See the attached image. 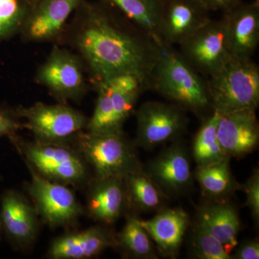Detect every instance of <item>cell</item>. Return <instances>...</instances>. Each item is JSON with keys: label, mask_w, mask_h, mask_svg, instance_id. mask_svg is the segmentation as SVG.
<instances>
[{"label": "cell", "mask_w": 259, "mask_h": 259, "mask_svg": "<svg viewBox=\"0 0 259 259\" xmlns=\"http://www.w3.org/2000/svg\"><path fill=\"white\" fill-rule=\"evenodd\" d=\"M71 42L94 84L134 74L148 90L161 48L148 34L99 0H83L74 12Z\"/></svg>", "instance_id": "1"}, {"label": "cell", "mask_w": 259, "mask_h": 259, "mask_svg": "<svg viewBox=\"0 0 259 259\" xmlns=\"http://www.w3.org/2000/svg\"><path fill=\"white\" fill-rule=\"evenodd\" d=\"M149 89L196 115L212 110L207 78L192 67L174 47L161 48L150 77Z\"/></svg>", "instance_id": "2"}, {"label": "cell", "mask_w": 259, "mask_h": 259, "mask_svg": "<svg viewBox=\"0 0 259 259\" xmlns=\"http://www.w3.org/2000/svg\"><path fill=\"white\" fill-rule=\"evenodd\" d=\"M207 79L212 111L224 114L258 108L259 68L251 58L231 56Z\"/></svg>", "instance_id": "3"}, {"label": "cell", "mask_w": 259, "mask_h": 259, "mask_svg": "<svg viewBox=\"0 0 259 259\" xmlns=\"http://www.w3.org/2000/svg\"><path fill=\"white\" fill-rule=\"evenodd\" d=\"M78 144L97 180L127 175L141 168L123 132L79 133Z\"/></svg>", "instance_id": "4"}, {"label": "cell", "mask_w": 259, "mask_h": 259, "mask_svg": "<svg viewBox=\"0 0 259 259\" xmlns=\"http://www.w3.org/2000/svg\"><path fill=\"white\" fill-rule=\"evenodd\" d=\"M186 61L204 77L208 78L231 58L225 17L210 20L179 46Z\"/></svg>", "instance_id": "5"}, {"label": "cell", "mask_w": 259, "mask_h": 259, "mask_svg": "<svg viewBox=\"0 0 259 259\" xmlns=\"http://www.w3.org/2000/svg\"><path fill=\"white\" fill-rule=\"evenodd\" d=\"M26 120L25 127L44 142L61 143L77 136L87 127L85 116L64 104L48 105L37 102L17 112Z\"/></svg>", "instance_id": "6"}, {"label": "cell", "mask_w": 259, "mask_h": 259, "mask_svg": "<svg viewBox=\"0 0 259 259\" xmlns=\"http://www.w3.org/2000/svg\"><path fill=\"white\" fill-rule=\"evenodd\" d=\"M183 109L173 103L145 102L136 112V142L146 150L176 141L185 132L187 119Z\"/></svg>", "instance_id": "7"}, {"label": "cell", "mask_w": 259, "mask_h": 259, "mask_svg": "<svg viewBox=\"0 0 259 259\" xmlns=\"http://www.w3.org/2000/svg\"><path fill=\"white\" fill-rule=\"evenodd\" d=\"M37 82L61 100H77L88 88L84 65L79 56L54 47L37 70Z\"/></svg>", "instance_id": "8"}, {"label": "cell", "mask_w": 259, "mask_h": 259, "mask_svg": "<svg viewBox=\"0 0 259 259\" xmlns=\"http://www.w3.org/2000/svg\"><path fill=\"white\" fill-rule=\"evenodd\" d=\"M22 147L29 163L48 180L76 184L86 178V165L81 156L61 143L37 141Z\"/></svg>", "instance_id": "9"}, {"label": "cell", "mask_w": 259, "mask_h": 259, "mask_svg": "<svg viewBox=\"0 0 259 259\" xmlns=\"http://www.w3.org/2000/svg\"><path fill=\"white\" fill-rule=\"evenodd\" d=\"M197 0H162L160 34L163 45L180 46L211 20Z\"/></svg>", "instance_id": "10"}, {"label": "cell", "mask_w": 259, "mask_h": 259, "mask_svg": "<svg viewBox=\"0 0 259 259\" xmlns=\"http://www.w3.org/2000/svg\"><path fill=\"white\" fill-rule=\"evenodd\" d=\"M29 189L37 210L51 226H65L79 216L81 209L77 199L62 184L32 174Z\"/></svg>", "instance_id": "11"}, {"label": "cell", "mask_w": 259, "mask_h": 259, "mask_svg": "<svg viewBox=\"0 0 259 259\" xmlns=\"http://www.w3.org/2000/svg\"><path fill=\"white\" fill-rule=\"evenodd\" d=\"M83 0H32L21 32L27 40L51 41L59 36Z\"/></svg>", "instance_id": "12"}, {"label": "cell", "mask_w": 259, "mask_h": 259, "mask_svg": "<svg viewBox=\"0 0 259 259\" xmlns=\"http://www.w3.org/2000/svg\"><path fill=\"white\" fill-rule=\"evenodd\" d=\"M145 172L167 197L185 193L192 187L190 158L182 144H174L163 150Z\"/></svg>", "instance_id": "13"}, {"label": "cell", "mask_w": 259, "mask_h": 259, "mask_svg": "<svg viewBox=\"0 0 259 259\" xmlns=\"http://www.w3.org/2000/svg\"><path fill=\"white\" fill-rule=\"evenodd\" d=\"M255 111L245 109L219 114L216 132L228 157H243L258 146L259 125Z\"/></svg>", "instance_id": "14"}, {"label": "cell", "mask_w": 259, "mask_h": 259, "mask_svg": "<svg viewBox=\"0 0 259 259\" xmlns=\"http://www.w3.org/2000/svg\"><path fill=\"white\" fill-rule=\"evenodd\" d=\"M223 15L231 56L252 58L259 44V5L241 2Z\"/></svg>", "instance_id": "15"}, {"label": "cell", "mask_w": 259, "mask_h": 259, "mask_svg": "<svg viewBox=\"0 0 259 259\" xmlns=\"http://www.w3.org/2000/svg\"><path fill=\"white\" fill-rule=\"evenodd\" d=\"M138 221L156 243L162 255L176 258L190 226V217L183 209L163 208L152 219Z\"/></svg>", "instance_id": "16"}, {"label": "cell", "mask_w": 259, "mask_h": 259, "mask_svg": "<svg viewBox=\"0 0 259 259\" xmlns=\"http://www.w3.org/2000/svg\"><path fill=\"white\" fill-rule=\"evenodd\" d=\"M0 223L8 236L17 244H30L36 236L35 209L15 191H8L2 197Z\"/></svg>", "instance_id": "17"}, {"label": "cell", "mask_w": 259, "mask_h": 259, "mask_svg": "<svg viewBox=\"0 0 259 259\" xmlns=\"http://www.w3.org/2000/svg\"><path fill=\"white\" fill-rule=\"evenodd\" d=\"M115 244V238L106 230L93 227L55 240L49 249V256L57 259L91 258Z\"/></svg>", "instance_id": "18"}, {"label": "cell", "mask_w": 259, "mask_h": 259, "mask_svg": "<svg viewBox=\"0 0 259 259\" xmlns=\"http://www.w3.org/2000/svg\"><path fill=\"white\" fill-rule=\"evenodd\" d=\"M127 202L124 179H101L97 180L89 196L88 211L97 221L111 224L120 217Z\"/></svg>", "instance_id": "19"}, {"label": "cell", "mask_w": 259, "mask_h": 259, "mask_svg": "<svg viewBox=\"0 0 259 259\" xmlns=\"http://www.w3.org/2000/svg\"><path fill=\"white\" fill-rule=\"evenodd\" d=\"M197 221L203 225L222 243L227 251L238 245L240 219L236 209L226 201L213 200L198 210Z\"/></svg>", "instance_id": "20"}, {"label": "cell", "mask_w": 259, "mask_h": 259, "mask_svg": "<svg viewBox=\"0 0 259 259\" xmlns=\"http://www.w3.org/2000/svg\"><path fill=\"white\" fill-rule=\"evenodd\" d=\"M117 10L127 20L163 47L159 23L162 0H100Z\"/></svg>", "instance_id": "21"}, {"label": "cell", "mask_w": 259, "mask_h": 259, "mask_svg": "<svg viewBox=\"0 0 259 259\" xmlns=\"http://www.w3.org/2000/svg\"><path fill=\"white\" fill-rule=\"evenodd\" d=\"M230 158L206 166H197L196 179L204 195L213 200L223 201L241 186L232 175Z\"/></svg>", "instance_id": "22"}, {"label": "cell", "mask_w": 259, "mask_h": 259, "mask_svg": "<svg viewBox=\"0 0 259 259\" xmlns=\"http://www.w3.org/2000/svg\"><path fill=\"white\" fill-rule=\"evenodd\" d=\"M124 181L127 199L140 210L152 212L164 208L168 197L142 168L130 174Z\"/></svg>", "instance_id": "23"}, {"label": "cell", "mask_w": 259, "mask_h": 259, "mask_svg": "<svg viewBox=\"0 0 259 259\" xmlns=\"http://www.w3.org/2000/svg\"><path fill=\"white\" fill-rule=\"evenodd\" d=\"M219 113L212 111L204 120L194 137L192 154L197 166H206L230 158L223 151L217 137Z\"/></svg>", "instance_id": "24"}, {"label": "cell", "mask_w": 259, "mask_h": 259, "mask_svg": "<svg viewBox=\"0 0 259 259\" xmlns=\"http://www.w3.org/2000/svg\"><path fill=\"white\" fill-rule=\"evenodd\" d=\"M117 243L135 258H157L151 237L140 224L137 218H127L123 229L117 237Z\"/></svg>", "instance_id": "25"}, {"label": "cell", "mask_w": 259, "mask_h": 259, "mask_svg": "<svg viewBox=\"0 0 259 259\" xmlns=\"http://www.w3.org/2000/svg\"><path fill=\"white\" fill-rule=\"evenodd\" d=\"M190 236V251L199 259H231L232 255L210 232L196 221Z\"/></svg>", "instance_id": "26"}, {"label": "cell", "mask_w": 259, "mask_h": 259, "mask_svg": "<svg viewBox=\"0 0 259 259\" xmlns=\"http://www.w3.org/2000/svg\"><path fill=\"white\" fill-rule=\"evenodd\" d=\"M32 0H0V40L21 31Z\"/></svg>", "instance_id": "27"}, {"label": "cell", "mask_w": 259, "mask_h": 259, "mask_svg": "<svg viewBox=\"0 0 259 259\" xmlns=\"http://www.w3.org/2000/svg\"><path fill=\"white\" fill-rule=\"evenodd\" d=\"M246 196V205L250 209L252 217L255 223L259 221V171L258 168L253 171L246 183L241 187Z\"/></svg>", "instance_id": "28"}, {"label": "cell", "mask_w": 259, "mask_h": 259, "mask_svg": "<svg viewBox=\"0 0 259 259\" xmlns=\"http://www.w3.org/2000/svg\"><path fill=\"white\" fill-rule=\"evenodd\" d=\"M20 125L16 114L0 107V137L13 136L20 128Z\"/></svg>", "instance_id": "29"}, {"label": "cell", "mask_w": 259, "mask_h": 259, "mask_svg": "<svg viewBox=\"0 0 259 259\" xmlns=\"http://www.w3.org/2000/svg\"><path fill=\"white\" fill-rule=\"evenodd\" d=\"M235 253L232 258L236 259H258L259 243L256 240L243 242L241 245H237Z\"/></svg>", "instance_id": "30"}, {"label": "cell", "mask_w": 259, "mask_h": 259, "mask_svg": "<svg viewBox=\"0 0 259 259\" xmlns=\"http://www.w3.org/2000/svg\"><path fill=\"white\" fill-rule=\"evenodd\" d=\"M206 10L226 13L241 3V0H197Z\"/></svg>", "instance_id": "31"}, {"label": "cell", "mask_w": 259, "mask_h": 259, "mask_svg": "<svg viewBox=\"0 0 259 259\" xmlns=\"http://www.w3.org/2000/svg\"><path fill=\"white\" fill-rule=\"evenodd\" d=\"M253 3H255V4L259 5L258 0H254V1L253 2Z\"/></svg>", "instance_id": "32"}, {"label": "cell", "mask_w": 259, "mask_h": 259, "mask_svg": "<svg viewBox=\"0 0 259 259\" xmlns=\"http://www.w3.org/2000/svg\"><path fill=\"white\" fill-rule=\"evenodd\" d=\"M1 228H2L1 223H0V231H1Z\"/></svg>", "instance_id": "33"}]
</instances>
